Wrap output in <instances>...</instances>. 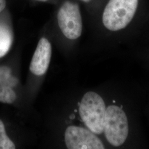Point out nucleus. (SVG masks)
I'll list each match as a JSON object with an SVG mask.
<instances>
[{
    "label": "nucleus",
    "instance_id": "nucleus-6",
    "mask_svg": "<svg viewBox=\"0 0 149 149\" xmlns=\"http://www.w3.org/2000/svg\"><path fill=\"white\" fill-rule=\"evenodd\" d=\"M52 56V45L48 39L42 38L32 58L30 70L36 76H42L48 70Z\"/></svg>",
    "mask_w": 149,
    "mask_h": 149
},
{
    "label": "nucleus",
    "instance_id": "nucleus-9",
    "mask_svg": "<svg viewBox=\"0 0 149 149\" xmlns=\"http://www.w3.org/2000/svg\"><path fill=\"white\" fill-rule=\"evenodd\" d=\"M15 145L6 133L3 123L0 119V149H15Z\"/></svg>",
    "mask_w": 149,
    "mask_h": 149
},
{
    "label": "nucleus",
    "instance_id": "nucleus-12",
    "mask_svg": "<svg viewBox=\"0 0 149 149\" xmlns=\"http://www.w3.org/2000/svg\"><path fill=\"white\" fill-rule=\"evenodd\" d=\"M37 1H42V2H45V1H48V0H37Z\"/></svg>",
    "mask_w": 149,
    "mask_h": 149
},
{
    "label": "nucleus",
    "instance_id": "nucleus-7",
    "mask_svg": "<svg viewBox=\"0 0 149 149\" xmlns=\"http://www.w3.org/2000/svg\"><path fill=\"white\" fill-rule=\"evenodd\" d=\"M11 72L10 68L0 66V102L7 104L13 103L17 98L12 88L18 84V80L11 75Z\"/></svg>",
    "mask_w": 149,
    "mask_h": 149
},
{
    "label": "nucleus",
    "instance_id": "nucleus-2",
    "mask_svg": "<svg viewBox=\"0 0 149 149\" xmlns=\"http://www.w3.org/2000/svg\"><path fill=\"white\" fill-rule=\"evenodd\" d=\"M106 105L103 98L94 92H87L79 107L80 117L92 133L101 134L104 132Z\"/></svg>",
    "mask_w": 149,
    "mask_h": 149
},
{
    "label": "nucleus",
    "instance_id": "nucleus-10",
    "mask_svg": "<svg viewBox=\"0 0 149 149\" xmlns=\"http://www.w3.org/2000/svg\"><path fill=\"white\" fill-rule=\"evenodd\" d=\"M6 6V0H0V13L3 11Z\"/></svg>",
    "mask_w": 149,
    "mask_h": 149
},
{
    "label": "nucleus",
    "instance_id": "nucleus-3",
    "mask_svg": "<svg viewBox=\"0 0 149 149\" xmlns=\"http://www.w3.org/2000/svg\"><path fill=\"white\" fill-rule=\"evenodd\" d=\"M104 131L107 141L118 147L126 141L129 133L128 118L120 107L111 105L106 110Z\"/></svg>",
    "mask_w": 149,
    "mask_h": 149
},
{
    "label": "nucleus",
    "instance_id": "nucleus-11",
    "mask_svg": "<svg viewBox=\"0 0 149 149\" xmlns=\"http://www.w3.org/2000/svg\"><path fill=\"white\" fill-rule=\"evenodd\" d=\"M81 1H83L84 2H88L90 1L91 0H81Z\"/></svg>",
    "mask_w": 149,
    "mask_h": 149
},
{
    "label": "nucleus",
    "instance_id": "nucleus-1",
    "mask_svg": "<svg viewBox=\"0 0 149 149\" xmlns=\"http://www.w3.org/2000/svg\"><path fill=\"white\" fill-rule=\"evenodd\" d=\"M139 0H109L102 16L104 27L111 31L127 27L137 10Z\"/></svg>",
    "mask_w": 149,
    "mask_h": 149
},
{
    "label": "nucleus",
    "instance_id": "nucleus-4",
    "mask_svg": "<svg viewBox=\"0 0 149 149\" xmlns=\"http://www.w3.org/2000/svg\"><path fill=\"white\" fill-rule=\"evenodd\" d=\"M58 22L64 36L71 40L80 37L82 31V21L78 4L66 1L59 8Z\"/></svg>",
    "mask_w": 149,
    "mask_h": 149
},
{
    "label": "nucleus",
    "instance_id": "nucleus-5",
    "mask_svg": "<svg viewBox=\"0 0 149 149\" xmlns=\"http://www.w3.org/2000/svg\"><path fill=\"white\" fill-rule=\"evenodd\" d=\"M65 141L69 149H103L101 140L91 130L76 126H70L65 133Z\"/></svg>",
    "mask_w": 149,
    "mask_h": 149
},
{
    "label": "nucleus",
    "instance_id": "nucleus-8",
    "mask_svg": "<svg viewBox=\"0 0 149 149\" xmlns=\"http://www.w3.org/2000/svg\"><path fill=\"white\" fill-rule=\"evenodd\" d=\"M12 42L13 35L11 30L5 25L0 24V58L8 53Z\"/></svg>",
    "mask_w": 149,
    "mask_h": 149
}]
</instances>
